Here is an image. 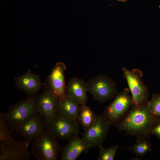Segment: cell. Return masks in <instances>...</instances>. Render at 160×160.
<instances>
[{"instance_id": "obj_1", "label": "cell", "mask_w": 160, "mask_h": 160, "mask_svg": "<svg viewBox=\"0 0 160 160\" xmlns=\"http://www.w3.org/2000/svg\"><path fill=\"white\" fill-rule=\"evenodd\" d=\"M149 101L140 105L134 104L126 116L113 125L127 135L136 138H149L151 129L160 119L150 112Z\"/></svg>"}, {"instance_id": "obj_2", "label": "cell", "mask_w": 160, "mask_h": 160, "mask_svg": "<svg viewBox=\"0 0 160 160\" xmlns=\"http://www.w3.org/2000/svg\"><path fill=\"white\" fill-rule=\"evenodd\" d=\"M57 140L49 131L44 130L32 140L31 153L38 160H56L61 148Z\"/></svg>"}, {"instance_id": "obj_3", "label": "cell", "mask_w": 160, "mask_h": 160, "mask_svg": "<svg viewBox=\"0 0 160 160\" xmlns=\"http://www.w3.org/2000/svg\"><path fill=\"white\" fill-rule=\"evenodd\" d=\"M37 112V95H28L9 107L6 113L8 125L14 130L21 122Z\"/></svg>"}, {"instance_id": "obj_4", "label": "cell", "mask_w": 160, "mask_h": 160, "mask_svg": "<svg viewBox=\"0 0 160 160\" xmlns=\"http://www.w3.org/2000/svg\"><path fill=\"white\" fill-rule=\"evenodd\" d=\"M129 92L128 88L118 92L111 103L105 107L102 114L111 125H114L123 119L134 104Z\"/></svg>"}, {"instance_id": "obj_5", "label": "cell", "mask_w": 160, "mask_h": 160, "mask_svg": "<svg viewBox=\"0 0 160 160\" xmlns=\"http://www.w3.org/2000/svg\"><path fill=\"white\" fill-rule=\"evenodd\" d=\"M47 129L58 140L68 139L79 131L78 121L67 117L59 110L51 118L46 120Z\"/></svg>"}, {"instance_id": "obj_6", "label": "cell", "mask_w": 160, "mask_h": 160, "mask_svg": "<svg viewBox=\"0 0 160 160\" xmlns=\"http://www.w3.org/2000/svg\"><path fill=\"white\" fill-rule=\"evenodd\" d=\"M86 82L87 92L92 95L94 99L102 103L113 98L118 92L116 83L103 74L97 75Z\"/></svg>"}, {"instance_id": "obj_7", "label": "cell", "mask_w": 160, "mask_h": 160, "mask_svg": "<svg viewBox=\"0 0 160 160\" xmlns=\"http://www.w3.org/2000/svg\"><path fill=\"white\" fill-rule=\"evenodd\" d=\"M30 142L16 140L11 133L0 138V160H29Z\"/></svg>"}, {"instance_id": "obj_8", "label": "cell", "mask_w": 160, "mask_h": 160, "mask_svg": "<svg viewBox=\"0 0 160 160\" xmlns=\"http://www.w3.org/2000/svg\"><path fill=\"white\" fill-rule=\"evenodd\" d=\"M122 71L131 93L134 104L140 105L147 103L149 101V90L143 81L142 71L139 69L130 70L125 67L122 68Z\"/></svg>"}, {"instance_id": "obj_9", "label": "cell", "mask_w": 160, "mask_h": 160, "mask_svg": "<svg viewBox=\"0 0 160 160\" xmlns=\"http://www.w3.org/2000/svg\"><path fill=\"white\" fill-rule=\"evenodd\" d=\"M111 125L102 114L97 115L93 125L82 134V138L90 148H99L105 140Z\"/></svg>"}, {"instance_id": "obj_10", "label": "cell", "mask_w": 160, "mask_h": 160, "mask_svg": "<svg viewBox=\"0 0 160 160\" xmlns=\"http://www.w3.org/2000/svg\"><path fill=\"white\" fill-rule=\"evenodd\" d=\"M66 68L64 63L57 62L43 83V86L49 89L60 100H63L65 97L64 72Z\"/></svg>"}, {"instance_id": "obj_11", "label": "cell", "mask_w": 160, "mask_h": 160, "mask_svg": "<svg viewBox=\"0 0 160 160\" xmlns=\"http://www.w3.org/2000/svg\"><path fill=\"white\" fill-rule=\"evenodd\" d=\"M46 128L45 119L37 112L21 122L14 131L30 143L37 135L45 130Z\"/></svg>"}, {"instance_id": "obj_12", "label": "cell", "mask_w": 160, "mask_h": 160, "mask_svg": "<svg viewBox=\"0 0 160 160\" xmlns=\"http://www.w3.org/2000/svg\"><path fill=\"white\" fill-rule=\"evenodd\" d=\"M78 133L70 137L67 145L61 147L60 160H75L81 154L87 153L90 148Z\"/></svg>"}, {"instance_id": "obj_13", "label": "cell", "mask_w": 160, "mask_h": 160, "mask_svg": "<svg viewBox=\"0 0 160 160\" xmlns=\"http://www.w3.org/2000/svg\"><path fill=\"white\" fill-rule=\"evenodd\" d=\"M58 99L48 88L44 86L43 92L37 95L38 112L45 119L52 117L58 110Z\"/></svg>"}, {"instance_id": "obj_14", "label": "cell", "mask_w": 160, "mask_h": 160, "mask_svg": "<svg viewBox=\"0 0 160 160\" xmlns=\"http://www.w3.org/2000/svg\"><path fill=\"white\" fill-rule=\"evenodd\" d=\"M15 81L16 87L28 95H37L43 86L39 76L30 69L24 74L15 77Z\"/></svg>"}, {"instance_id": "obj_15", "label": "cell", "mask_w": 160, "mask_h": 160, "mask_svg": "<svg viewBox=\"0 0 160 160\" xmlns=\"http://www.w3.org/2000/svg\"><path fill=\"white\" fill-rule=\"evenodd\" d=\"M86 82L77 77L71 78L66 86L65 96L69 97L81 105L87 104L88 101Z\"/></svg>"}, {"instance_id": "obj_16", "label": "cell", "mask_w": 160, "mask_h": 160, "mask_svg": "<svg viewBox=\"0 0 160 160\" xmlns=\"http://www.w3.org/2000/svg\"><path fill=\"white\" fill-rule=\"evenodd\" d=\"M80 107V105L78 103L66 96L63 100L58 99V110L65 116L74 120L78 121Z\"/></svg>"}, {"instance_id": "obj_17", "label": "cell", "mask_w": 160, "mask_h": 160, "mask_svg": "<svg viewBox=\"0 0 160 160\" xmlns=\"http://www.w3.org/2000/svg\"><path fill=\"white\" fill-rule=\"evenodd\" d=\"M97 115L87 105H80L78 121L84 131L92 127L95 122Z\"/></svg>"}, {"instance_id": "obj_18", "label": "cell", "mask_w": 160, "mask_h": 160, "mask_svg": "<svg viewBox=\"0 0 160 160\" xmlns=\"http://www.w3.org/2000/svg\"><path fill=\"white\" fill-rule=\"evenodd\" d=\"M124 148L129 150L138 158H142L147 153L152 151L150 141L147 138H136L134 144Z\"/></svg>"}, {"instance_id": "obj_19", "label": "cell", "mask_w": 160, "mask_h": 160, "mask_svg": "<svg viewBox=\"0 0 160 160\" xmlns=\"http://www.w3.org/2000/svg\"><path fill=\"white\" fill-rule=\"evenodd\" d=\"M99 148L97 160H113L117 151L120 148L118 144L107 148H103L102 146Z\"/></svg>"}, {"instance_id": "obj_20", "label": "cell", "mask_w": 160, "mask_h": 160, "mask_svg": "<svg viewBox=\"0 0 160 160\" xmlns=\"http://www.w3.org/2000/svg\"><path fill=\"white\" fill-rule=\"evenodd\" d=\"M148 104L151 114L155 117L160 119V94H153Z\"/></svg>"}, {"instance_id": "obj_21", "label": "cell", "mask_w": 160, "mask_h": 160, "mask_svg": "<svg viewBox=\"0 0 160 160\" xmlns=\"http://www.w3.org/2000/svg\"><path fill=\"white\" fill-rule=\"evenodd\" d=\"M150 134L151 135L155 136L160 140V120L151 129Z\"/></svg>"}, {"instance_id": "obj_22", "label": "cell", "mask_w": 160, "mask_h": 160, "mask_svg": "<svg viewBox=\"0 0 160 160\" xmlns=\"http://www.w3.org/2000/svg\"><path fill=\"white\" fill-rule=\"evenodd\" d=\"M116 0L118 1H120V2L124 3L127 1L130 0Z\"/></svg>"}]
</instances>
